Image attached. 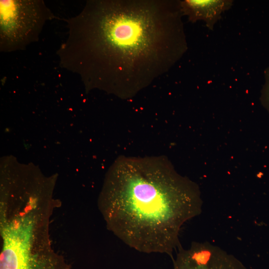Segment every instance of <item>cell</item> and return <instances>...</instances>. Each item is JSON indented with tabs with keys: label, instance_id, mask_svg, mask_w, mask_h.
Listing matches in <instances>:
<instances>
[{
	"label": "cell",
	"instance_id": "cell-1",
	"mask_svg": "<svg viewBox=\"0 0 269 269\" xmlns=\"http://www.w3.org/2000/svg\"><path fill=\"white\" fill-rule=\"evenodd\" d=\"M109 182L99 206L107 227L141 252L171 256L182 225L202 212L197 185L164 163L122 162Z\"/></svg>",
	"mask_w": 269,
	"mask_h": 269
},
{
	"label": "cell",
	"instance_id": "cell-2",
	"mask_svg": "<svg viewBox=\"0 0 269 269\" xmlns=\"http://www.w3.org/2000/svg\"><path fill=\"white\" fill-rule=\"evenodd\" d=\"M154 3L111 2L97 12L94 52L114 78L129 81L149 70L158 74L162 59L171 63L167 56L175 61L182 54L170 48L185 47L179 12L173 5Z\"/></svg>",
	"mask_w": 269,
	"mask_h": 269
},
{
	"label": "cell",
	"instance_id": "cell-3",
	"mask_svg": "<svg viewBox=\"0 0 269 269\" xmlns=\"http://www.w3.org/2000/svg\"><path fill=\"white\" fill-rule=\"evenodd\" d=\"M0 42L6 50L23 46L34 38L43 21L39 2L1 0Z\"/></svg>",
	"mask_w": 269,
	"mask_h": 269
},
{
	"label": "cell",
	"instance_id": "cell-4",
	"mask_svg": "<svg viewBox=\"0 0 269 269\" xmlns=\"http://www.w3.org/2000/svg\"><path fill=\"white\" fill-rule=\"evenodd\" d=\"M173 269H247L238 259L209 242H193L187 249L181 246Z\"/></svg>",
	"mask_w": 269,
	"mask_h": 269
},
{
	"label": "cell",
	"instance_id": "cell-5",
	"mask_svg": "<svg viewBox=\"0 0 269 269\" xmlns=\"http://www.w3.org/2000/svg\"><path fill=\"white\" fill-rule=\"evenodd\" d=\"M232 3L231 0H185L180 2V6L182 13L188 15L191 21L203 20L212 29L222 13L229 9Z\"/></svg>",
	"mask_w": 269,
	"mask_h": 269
},
{
	"label": "cell",
	"instance_id": "cell-6",
	"mask_svg": "<svg viewBox=\"0 0 269 269\" xmlns=\"http://www.w3.org/2000/svg\"><path fill=\"white\" fill-rule=\"evenodd\" d=\"M265 78L260 99L262 105L269 113V67L265 71Z\"/></svg>",
	"mask_w": 269,
	"mask_h": 269
}]
</instances>
